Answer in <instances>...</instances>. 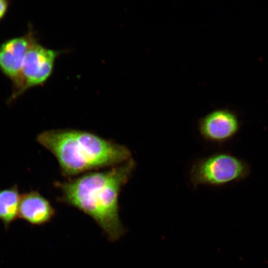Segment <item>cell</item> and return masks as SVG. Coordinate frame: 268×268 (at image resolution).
Segmentation results:
<instances>
[{"instance_id":"obj_1","label":"cell","mask_w":268,"mask_h":268,"mask_svg":"<svg viewBox=\"0 0 268 268\" xmlns=\"http://www.w3.org/2000/svg\"><path fill=\"white\" fill-rule=\"evenodd\" d=\"M135 167L131 158L108 170L56 183L62 191L60 199L90 216L109 240H117L125 233L119 216V196Z\"/></svg>"},{"instance_id":"obj_2","label":"cell","mask_w":268,"mask_h":268,"mask_svg":"<svg viewBox=\"0 0 268 268\" xmlns=\"http://www.w3.org/2000/svg\"><path fill=\"white\" fill-rule=\"evenodd\" d=\"M37 140L56 157L66 176L114 167L132 158L127 147L86 131H47L38 134Z\"/></svg>"},{"instance_id":"obj_3","label":"cell","mask_w":268,"mask_h":268,"mask_svg":"<svg viewBox=\"0 0 268 268\" xmlns=\"http://www.w3.org/2000/svg\"><path fill=\"white\" fill-rule=\"evenodd\" d=\"M248 171V166L242 160L220 153L197 161L190 170V176L194 187L221 186L244 178Z\"/></svg>"},{"instance_id":"obj_4","label":"cell","mask_w":268,"mask_h":268,"mask_svg":"<svg viewBox=\"0 0 268 268\" xmlns=\"http://www.w3.org/2000/svg\"><path fill=\"white\" fill-rule=\"evenodd\" d=\"M60 52L46 48L34 39L25 56L21 72L20 88L16 97L27 89L41 85L49 78Z\"/></svg>"},{"instance_id":"obj_5","label":"cell","mask_w":268,"mask_h":268,"mask_svg":"<svg viewBox=\"0 0 268 268\" xmlns=\"http://www.w3.org/2000/svg\"><path fill=\"white\" fill-rule=\"evenodd\" d=\"M34 39L29 34L9 39L0 47V68L2 72L13 82L16 91L20 86L21 72L24 59L28 48Z\"/></svg>"},{"instance_id":"obj_6","label":"cell","mask_w":268,"mask_h":268,"mask_svg":"<svg viewBox=\"0 0 268 268\" xmlns=\"http://www.w3.org/2000/svg\"><path fill=\"white\" fill-rule=\"evenodd\" d=\"M198 126L203 138L215 142H223L232 138L239 128L235 115L226 110L209 113L200 120Z\"/></svg>"},{"instance_id":"obj_7","label":"cell","mask_w":268,"mask_h":268,"mask_svg":"<svg viewBox=\"0 0 268 268\" xmlns=\"http://www.w3.org/2000/svg\"><path fill=\"white\" fill-rule=\"evenodd\" d=\"M55 212L49 201L37 191L20 196L18 217L32 225L45 224L53 218Z\"/></svg>"},{"instance_id":"obj_8","label":"cell","mask_w":268,"mask_h":268,"mask_svg":"<svg viewBox=\"0 0 268 268\" xmlns=\"http://www.w3.org/2000/svg\"><path fill=\"white\" fill-rule=\"evenodd\" d=\"M20 196L17 185L0 190V220L6 230L18 217Z\"/></svg>"},{"instance_id":"obj_9","label":"cell","mask_w":268,"mask_h":268,"mask_svg":"<svg viewBox=\"0 0 268 268\" xmlns=\"http://www.w3.org/2000/svg\"><path fill=\"white\" fill-rule=\"evenodd\" d=\"M8 7L7 1L0 0V19L4 15Z\"/></svg>"}]
</instances>
